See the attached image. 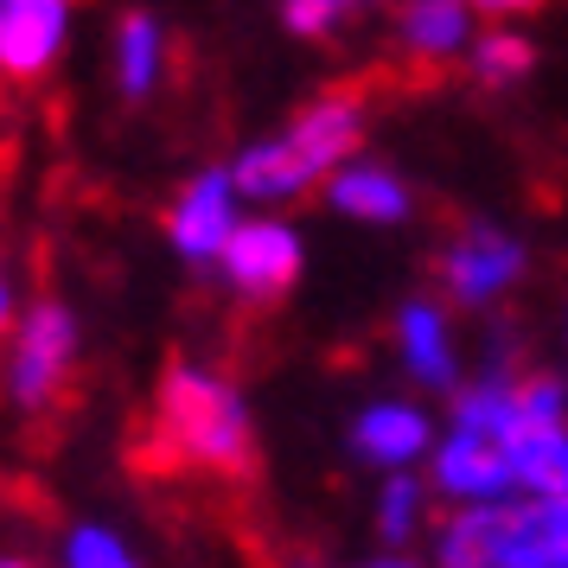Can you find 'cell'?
<instances>
[{"instance_id": "6da1fadb", "label": "cell", "mask_w": 568, "mask_h": 568, "mask_svg": "<svg viewBox=\"0 0 568 568\" xmlns=\"http://www.w3.org/2000/svg\"><path fill=\"white\" fill-rule=\"evenodd\" d=\"M447 422L505 447L511 491H568V377L486 364L447 389Z\"/></svg>"}, {"instance_id": "7a4b0ae2", "label": "cell", "mask_w": 568, "mask_h": 568, "mask_svg": "<svg viewBox=\"0 0 568 568\" xmlns=\"http://www.w3.org/2000/svg\"><path fill=\"white\" fill-rule=\"evenodd\" d=\"M148 440L166 466L199 479H243L256 466V403L224 364L173 358L154 377Z\"/></svg>"}, {"instance_id": "3957f363", "label": "cell", "mask_w": 568, "mask_h": 568, "mask_svg": "<svg viewBox=\"0 0 568 568\" xmlns=\"http://www.w3.org/2000/svg\"><path fill=\"white\" fill-rule=\"evenodd\" d=\"M371 141V103L358 90H320L287 115L282 129L243 141L231 154V180L250 205L294 211L301 199H313L338 160H352Z\"/></svg>"}, {"instance_id": "277c9868", "label": "cell", "mask_w": 568, "mask_h": 568, "mask_svg": "<svg viewBox=\"0 0 568 568\" xmlns=\"http://www.w3.org/2000/svg\"><path fill=\"white\" fill-rule=\"evenodd\" d=\"M440 568H568V491H505L440 505L428 530Z\"/></svg>"}, {"instance_id": "5b68a950", "label": "cell", "mask_w": 568, "mask_h": 568, "mask_svg": "<svg viewBox=\"0 0 568 568\" xmlns=\"http://www.w3.org/2000/svg\"><path fill=\"white\" fill-rule=\"evenodd\" d=\"M83 371V313L64 294H27L0 333V409L52 415Z\"/></svg>"}, {"instance_id": "8992f818", "label": "cell", "mask_w": 568, "mask_h": 568, "mask_svg": "<svg viewBox=\"0 0 568 568\" xmlns=\"http://www.w3.org/2000/svg\"><path fill=\"white\" fill-rule=\"evenodd\" d=\"M217 287L243 301V307H275L287 301L301 275H307V231L287 217V211L250 205V217L236 224V236L224 243V256L211 262Z\"/></svg>"}, {"instance_id": "52a82bcc", "label": "cell", "mask_w": 568, "mask_h": 568, "mask_svg": "<svg viewBox=\"0 0 568 568\" xmlns=\"http://www.w3.org/2000/svg\"><path fill=\"white\" fill-rule=\"evenodd\" d=\"M435 275H440V294L460 313H498L530 282V243L498 217H473L440 243Z\"/></svg>"}, {"instance_id": "ba28073f", "label": "cell", "mask_w": 568, "mask_h": 568, "mask_svg": "<svg viewBox=\"0 0 568 568\" xmlns=\"http://www.w3.org/2000/svg\"><path fill=\"white\" fill-rule=\"evenodd\" d=\"M250 217V199L236 192L231 180V160H217V166H192L180 185H173V199L160 211V236H166V250L185 262V268H205L224 256V243L236 236V224Z\"/></svg>"}, {"instance_id": "9c48e42d", "label": "cell", "mask_w": 568, "mask_h": 568, "mask_svg": "<svg viewBox=\"0 0 568 568\" xmlns=\"http://www.w3.org/2000/svg\"><path fill=\"white\" fill-rule=\"evenodd\" d=\"M389 358L403 384L422 396H447L466 377L460 364V307L447 294H409L389 313Z\"/></svg>"}, {"instance_id": "30bf717a", "label": "cell", "mask_w": 568, "mask_h": 568, "mask_svg": "<svg viewBox=\"0 0 568 568\" xmlns=\"http://www.w3.org/2000/svg\"><path fill=\"white\" fill-rule=\"evenodd\" d=\"M78 45V0H0V83L39 90Z\"/></svg>"}, {"instance_id": "8fae6325", "label": "cell", "mask_w": 568, "mask_h": 568, "mask_svg": "<svg viewBox=\"0 0 568 568\" xmlns=\"http://www.w3.org/2000/svg\"><path fill=\"white\" fill-rule=\"evenodd\" d=\"M435 435L440 422L422 403V389H415V396H371V403H358L352 428H345V447H352V460L364 473H415L428 460Z\"/></svg>"}, {"instance_id": "7c38bea8", "label": "cell", "mask_w": 568, "mask_h": 568, "mask_svg": "<svg viewBox=\"0 0 568 568\" xmlns=\"http://www.w3.org/2000/svg\"><path fill=\"white\" fill-rule=\"evenodd\" d=\"M320 199H326L333 217L358 224V231H403L415 217L409 173L396 160H377L371 148H358L352 160H338L333 173H326V185H320Z\"/></svg>"}, {"instance_id": "4fadbf2b", "label": "cell", "mask_w": 568, "mask_h": 568, "mask_svg": "<svg viewBox=\"0 0 568 568\" xmlns=\"http://www.w3.org/2000/svg\"><path fill=\"white\" fill-rule=\"evenodd\" d=\"M422 479L440 505H486V498H505L511 491V466H505V447L479 428H460V422H440L435 447L422 460Z\"/></svg>"}, {"instance_id": "5bb4252c", "label": "cell", "mask_w": 568, "mask_h": 568, "mask_svg": "<svg viewBox=\"0 0 568 568\" xmlns=\"http://www.w3.org/2000/svg\"><path fill=\"white\" fill-rule=\"evenodd\" d=\"M109 90L122 97V103H154L160 90L173 83V27L160 20L154 7H122L115 20H109Z\"/></svg>"}, {"instance_id": "9a60e30c", "label": "cell", "mask_w": 568, "mask_h": 568, "mask_svg": "<svg viewBox=\"0 0 568 568\" xmlns=\"http://www.w3.org/2000/svg\"><path fill=\"white\" fill-rule=\"evenodd\" d=\"M479 32L473 0H389V45L415 71H447L460 64Z\"/></svg>"}, {"instance_id": "2e32d148", "label": "cell", "mask_w": 568, "mask_h": 568, "mask_svg": "<svg viewBox=\"0 0 568 568\" xmlns=\"http://www.w3.org/2000/svg\"><path fill=\"white\" fill-rule=\"evenodd\" d=\"M440 498L428 491L422 466L415 473H377V498H371V537L389 562H403L409 549H428V530H435Z\"/></svg>"}, {"instance_id": "e0dca14e", "label": "cell", "mask_w": 568, "mask_h": 568, "mask_svg": "<svg viewBox=\"0 0 568 568\" xmlns=\"http://www.w3.org/2000/svg\"><path fill=\"white\" fill-rule=\"evenodd\" d=\"M460 64L473 71L479 90H524V83L537 78V39L517 20H479Z\"/></svg>"}, {"instance_id": "ac0fdd59", "label": "cell", "mask_w": 568, "mask_h": 568, "mask_svg": "<svg viewBox=\"0 0 568 568\" xmlns=\"http://www.w3.org/2000/svg\"><path fill=\"white\" fill-rule=\"evenodd\" d=\"M58 562L64 568H134L141 542L115 524V517H71L58 537Z\"/></svg>"}, {"instance_id": "d6986e66", "label": "cell", "mask_w": 568, "mask_h": 568, "mask_svg": "<svg viewBox=\"0 0 568 568\" xmlns=\"http://www.w3.org/2000/svg\"><path fill=\"white\" fill-rule=\"evenodd\" d=\"M389 0H282V27L287 39L301 45H326V39H345L364 20H384Z\"/></svg>"}, {"instance_id": "ffe728a7", "label": "cell", "mask_w": 568, "mask_h": 568, "mask_svg": "<svg viewBox=\"0 0 568 568\" xmlns=\"http://www.w3.org/2000/svg\"><path fill=\"white\" fill-rule=\"evenodd\" d=\"M20 301H27V282H20V262H13V250H7V236H0V333L13 326V313H20Z\"/></svg>"}, {"instance_id": "44dd1931", "label": "cell", "mask_w": 568, "mask_h": 568, "mask_svg": "<svg viewBox=\"0 0 568 568\" xmlns=\"http://www.w3.org/2000/svg\"><path fill=\"white\" fill-rule=\"evenodd\" d=\"M473 7H479V20H530L549 0H473Z\"/></svg>"}, {"instance_id": "7402d4cb", "label": "cell", "mask_w": 568, "mask_h": 568, "mask_svg": "<svg viewBox=\"0 0 568 568\" xmlns=\"http://www.w3.org/2000/svg\"><path fill=\"white\" fill-rule=\"evenodd\" d=\"M562 377H568V307H562Z\"/></svg>"}]
</instances>
